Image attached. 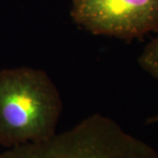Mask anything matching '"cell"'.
Returning <instances> with one entry per match:
<instances>
[{
  "instance_id": "6da1fadb",
  "label": "cell",
  "mask_w": 158,
  "mask_h": 158,
  "mask_svg": "<svg viewBox=\"0 0 158 158\" xmlns=\"http://www.w3.org/2000/svg\"><path fill=\"white\" fill-rule=\"evenodd\" d=\"M62 110L58 90L45 71L0 70V145L10 148L50 138Z\"/></svg>"
},
{
  "instance_id": "7a4b0ae2",
  "label": "cell",
  "mask_w": 158,
  "mask_h": 158,
  "mask_svg": "<svg viewBox=\"0 0 158 158\" xmlns=\"http://www.w3.org/2000/svg\"><path fill=\"white\" fill-rule=\"evenodd\" d=\"M0 158H158V152L113 119L94 114L45 141L10 148Z\"/></svg>"
},
{
  "instance_id": "3957f363",
  "label": "cell",
  "mask_w": 158,
  "mask_h": 158,
  "mask_svg": "<svg viewBox=\"0 0 158 158\" xmlns=\"http://www.w3.org/2000/svg\"><path fill=\"white\" fill-rule=\"evenodd\" d=\"M70 14L92 34L127 41L158 31V0H73Z\"/></svg>"
},
{
  "instance_id": "277c9868",
  "label": "cell",
  "mask_w": 158,
  "mask_h": 158,
  "mask_svg": "<svg viewBox=\"0 0 158 158\" xmlns=\"http://www.w3.org/2000/svg\"><path fill=\"white\" fill-rule=\"evenodd\" d=\"M138 62L146 72L158 80V36L145 47Z\"/></svg>"
},
{
  "instance_id": "5b68a950",
  "label": "cell",
  "mask_w": 158,
  "mask_h": 158,
  "mask_svg": "<svg viewBox=\"0 0 158 158\" xmlns=\"http://www.w3.org/2000/svg\"><path fill=\"white\" fill-rule=\"evenodd\" d=\"M154 123H158V114L149 117L146 120V124H154Z\"/></svg>"
}]
</instances>
